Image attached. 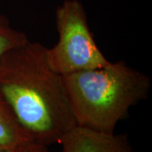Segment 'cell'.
I'll return each instance as SVG.
<instances>
[{
    "mask_svg": "<svg viewBox=\"0 0 152 152\" xmlns=\"http://www.w3.org/2000/svg\"><path fill=\"white\" fill-rule=\"evenodd\" d=\"M37 42L11 49L0 59V90L19 124L36 143L59 144L77 127L62 76Z\"/></svg>",
    "mask_w": 152,
    "mask_h": 152,
    "instance_id": "obj_1",
    "label": "cell"
},
{
    "mask_svg": "<svg viewBox=\"0 0 152 152\" xmlns=\"http://www.w3.org/2000/svg\"><path fill=\"white\" fill-rule=\"evenodd\" d=\"M77 126L114 133L129 109L148 97L151 81L124 61L62 76Z\"/></svg>",
    "mask_w": 152,
    "mask_h": 152,
    "instance_id": "obj_2",
    "label": "cell"
},
{
    "mask_svg": "<svg viewBox=\"0 0 152 152\" xmlns=\"http://www.w3.org/2000/svg\"><path fill=\"white\" fill-rule=\"evenodd\" d=\"M58 41L46 50L50 67L61 76L102 68L111 63L96 42L79 0H65L56 10Z\"/></svg>",
    "mask_w": 152,
    "mask_h": 152,
    "instance_id": "obj_3",
    "label": "cell"
},
{
    "mask_svg": "<svg viewBox=\"0 0 152 152\" xmlns=\"http://www.w3.org/2000/svg\"><path fill=\"white\" fill-rule=\"evenodd\" d=\"M59 144L62 152H133L124 134L102 133L80 126L68 133Z\"/></svg>",
    "mask_w": 152,
    "mask_h": 152,
    "instance_id": "obj_4",
    "label": "cell"
},
{
    "mask_svg": "<svg viewBox=\"0 0 152 152\" xmlns=\"http://www.w3.org/2000/svg\"><path fill=\"white\" fill-rule=\"evenodd\" d=\"M37 145L19 124L0 90V152H23Z\"/></svg>",
    "mask_w": 152,
    "mask_h": 152,
    "instance_id": "obj_5",
    "label": "cell"
},
{
    "mask_svg": "<svg viewBox=\"0 0 152 152\" xmlns=\"http://www.w3.org/2000/svg\"><path fill=\"white\" fill-rule=\"evenodd\" d=\"M29 41L26 34L16 30L10 25L9 20L0 14V59L10 51Z\"/></svg>",
    "mask_w": 152,
    "mask_h": 152,
    "instance_id": "obj_6",
    "label": "cell"
},
{
    "mask_svg": "<svg viewBox=\"0 0 152 152\" xmlns=\"http://www.w3.org/2000/svg\"><path fill=\"white\" fill-rule=\"evenodd\" d=\"M23 152H51L48 150V146H44L42 145H37L35 146L30 148L27 151Z\"/></svg>",
    "mask_w": 152,
    "mask_h": 152,
    "instance_id": "obj_7",
    "label": "cell"
}]
</instances>
